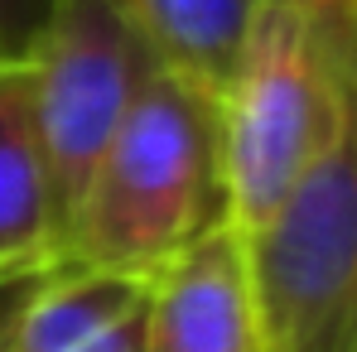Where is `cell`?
<instances>
[{
    "instance_id": "obj_1",
    "label": "cell",
    "mask_w": 357,
    "mask_h": 352,
    "mask_svg": "<svg viewBox=\"0 0 357 352\" xmlns=\"http://www.w3.org/2000/svg\"><path fill=\"white\" fill-rule=\"evenodd\" d=\"M218 222H227L218 97L160 68L87 183L63 261L155 280Z\"/></svg>"
},
{
    "instance_id": "obj_3",
    "label": "cell",
    "mask_w": 357,
    "mask_h": 352,
    "mask_svg": "<svg viewBox=\"0 0 357 352\" xmlns=\"http://www.w3.org/2000/svg\"><path fill=\"white\" fill-rule=\"evenodd\" d=\"M338 125L319 0H261L218 92L222 193L241 241L266 232Z\"/></svg>"
},
{
    "instance_id": "obj_7",
    "label": "cell",
    "mask_w": 357,
    "mask_h": 352,
    "mask_svg": "<svg viewBox=\"0 0 357 352\" xmlns=\"http://www.w3.org/2000/svg\"><path fill=\"white\" fill-rule=\"evenodd\" d=\"M169 72L218 97L232 77L246 24L261 0H107Z\"/></svg>"
},
{
    "instance_id": "obj_4",
    "label": "cell",
    "mask_w": 357,
    "mask_h": 352,
    "mask_svg": "<svg viewBox=\"0 0 357 352\" xmlns=\"http://www.w3.org/2000/svg\"><path fill=\"white\" fill-rule=\"evenodd\" d=\"M165 63L130 29V20L107 0H54L24 72H29V107L39 125L44 164L54 183L59 232L68 251L73 213L97 174L107 145L116 140L126 112L135 107L140 87Z\"/></svg>"
},
{
    "instance_id": "obj_6",
    "label": "cell",
    "mask_w": 357,
    "mask_h": 352,
    "mask_svg": "<svg viewBox=\"0 0 357 352\" xmlns=\"http://www.w3.org/2000/svg\"><path fill=\"white\" fill-rule=\"evenodd\" d=\"M63 266V232L24 63H0V285Z\"/></svg>"
},
{
    "instance_id": "obj_8",
    "label": "cell",
    "mask_w": 357,
    "mask_h": 352,
    "mask_svg": "<svg viewBox=\"0 0 357 352\" xmlns=\"http://www.w3.org/2000/svg\"><path fill=\"white\" fill-rule=\"evenodd\" d=\"M54 0H0V63H24Z\"/></svg>"
},
{
    "instance_id": "obj_2",
    "label": "cell",
    "mask_w": 357,
    "mask_h": 352,
    "mask_svg": "<svg viewBox=\"0 0 357 352\" xmlns=\"http://www.w3.org/2000/svg\"><path fill=\"white\" fill-rule=\"evenodd\" d=\"M338 125L266 232L246 241L256 352H357V0H319Z\"/></svg>"
},
{
    "instance_id": "obj_5",
    "label": "cell",
    "mask_w": 357,
    "mask_h": 352,
    "mask_svg": "<svg viewBox=\"0 0 357 352\" xmlns=\"http://www.w3.org/2000/svg\"><path fill=\"white\" fill-rule=\"evenodd\" d=\"M145 352H256L246 241L218 222L150 280Z\"/></svg>"
}]
</instances>
